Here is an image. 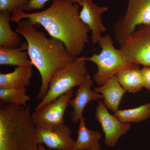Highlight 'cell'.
I'll list each match as a JSON object with an SVG mask.
<instances>
[{"instance_id":"obj_1","label":"cell","mask_w":150,"mask_h":150,"mask_svg":"<svg viewBox=\"0 0 150 150\" xmlns=\"http://www.w3.org/2000/svg\"><path fill=\"white\" fill-rule=\"evenodd\" d=\"M81 6L71 0H53L45 10L27 13L21 10L12 14L10 21L23 19L42 25L51 37L61 40L74 59L82 54L90 29L79 18Z\"/></svg>"},{"instance_id":"obj_2","label":"cell","mask_w":150,"mask_h":150,"mask_svg":"<svg viewBox=\"0 0 150 150\" xmlns=\"http://www.w3.org/2000/svg\"><path fill=\"white\" fill-rule=\"evenodd\" d=\"M17 24L16 31L26 40L30 59L41 76V87L36 96L37 100L41 101L48 92L49 81L53 73L74 59L61 40L54 37L48 38L44 33L38 30L40 25L28 19L21 20Z\"/></svg>"},{"instance_id":"obj_3","label":"cell","mask_w":150,"mask_h":150,"mask_svg":"<svg viewBox=\"0 0 150 150\" xmlns=\"http://www.w3.org/2000/svg\"><path fill=\"white\" fill-rule=\"evenodd\" d=\"M30 105L0 103V150H38Z\"/></svg>"},{"instance_id":"obj_4","label":"cell","mask_w":150,"mask_h":150,"mask_svg":"<svg viewBox=\"0 0 150 150\" xmlns=\"http://www.w3.org/2000/svg\"><path fill=\"white\" fill-rule=\"evenodd\" d=\"M101 49L99 54H93L90 57L81 56L86 61L93 62L98 68L93 79L98 86L104 84L110 78L120 70L128 68L139 67L128 62L114 46V41L109 34L102 36L98 42Z\"/></svg>"},{"instance_id":"obj_5","label":"cell","mask_w":150,"mask_h":150,"mask_svg":"<svg viewBox=\"0 0 150 150\" xmlns=\"http://www.w3.org/2000/svg\"><path fill=\"white\" fill-rule=\"evenodd\" d=\"M86 61L77 57L67 66L56 70L49 81L48 92L35 109L57 99L82 83L88 74Z\"/></svg>"},{"instance_id":"obj_6","label":"cell","mask_w":150,"mask_h":150,"mask_svg":"<svg viewBox=\"0 0 150 150\" xmlns=\"http://www.w3.org/2000/svg\"><path fill=\"white\" fill-rule=\"evenodd\" d=\"M150 23V0H129L125 13L114 25L116 43L124 44L137 28Z\"/></svg>"},{"instance_id":"obj_7","label":"cell","mask_w":150,"mask_h":150,"mask_svg":"<svg viewBox=\"0 0 150 150\" xmlns=\"http://www.w3.org/2000/svg\"><path fill=\"white\" fill-rule=\"evenodd\" d=\"M119 50L129 63L150 67V23L138 26Z\"/></svg>"},{"instance_id":"obj_8","label":"cell","mask_w":150,"mask_h":150,"mask_svg":"<svg viewBox=\"0 0 150 150\" xmlns=\"http://www.w3.org/2000/svg\"><path fill=\"white\" fill-rule=\"evenodd\" d=\"M73 93L74 91L71 90L40 108L35 109L31 114L35 126L53 131L65 124L64 115Z\"/></svg>"},{"instance_id":"obj_9","label":"cell","mask_w":150,"mask_h":150,"mask_svg":"<svg viewBox=\"0 0 150 150\" xmlns=\"http://www.w3.org/2000/svg\"><path fill=\"white\" fill-rule=\"evenodd\" d=\"M95 115L102 127L105 144L107 146H115L120 138L131 129L130 123H123L115 115L110 114L102 101L98 102Z\"/></svg>"},{"instance_id":"obj_10","label":"cell","mask_w":150,"mask_h":150,"mask_svg":"<svg viewBox=\"0 0 150 150\" xmlns=\"http://www.w3.org/2000/svg\"><path fill=\"white\" fill-rule=\"evenodd\" d=\"M35 134L38 144H44L51 149L71 150L75 142L71 137V130L66 124L53 131L35 126Z\"/></svg>"},{"instance_id":"obj_11","label":"cell","mask_w":150,"mask_h":150,"mask_svg":"<svg viewBox=\"0 0 150 150\" xmlns=\"http://www.w3.org/2000/svg\"><path fill=\"white\" fill-rule=\"evenodd\" d=\"M82 9L79 13L81 21L87 25L91 31V41L94 44L101 39V33L106 30L102 22L101 15L108 11L106 6H99L93 0H81Z\"/></svg>"},{"instance_id":"obj_12","label":"cell","mask_w":150,"mask_h":150,"mask_svg":"<svg viewBox=\"0 0 150 150\" xmlns=\"http://www.w3.org/2000/svg\"><path fill=\"white\" fill-rule=\"evenodd\" d=\"M93 81L88 74L83 82L78 86L75 97L69 101V104L73 110L71 112V118L73 123H77L83 117L84 109L89 102L103 98L101 94L92 90Z\"/></svg>"},{"instance_id":"obj_13","label":"cell","mask_w":150,"mask_h":150,"mask_svg":"<svg viewBox=\"0 0 150 150\" xmlns=\"http://www.w3.org/2000/svg\"><path fill=\"white\" fill-rule=\"evenodd\" d=\"M94 90L102 95L104 98V105L114 113L118 110L123 96L127 92L119 83L116 75L110 78L104 84L95 88Z\"/></svg>"},{"instance_id":"obj_14","label":"cell","mask_w":150,"mask_h":150,"mask_svg":"<svg viewBox=\"0 0 150 150\" xmlns=\"http://www.w3.org/2000/svg\"><path fill=\"white\" fill-rule=\"evenodd\" d=\"M33 65L15 67L13 71L0 74V88L20 89L30 84L33 76Z\"/></svg>"},{"instance_id":"obj_15","label":"cell","mask_w":150,"mask_h":150,"mask_svg":"<svg viewBox=\"0 0 150 150\" xmlns=\"http://www.w3.org/2000/svg\"><path fill=\"white\" fill-rule=\"evenodd\" d=\"M77 134V139L75 141L71 150H101L99 144L102 137L101 133L88 129L84 117L80 120Z\"/></svg>"},{"instance_id":"obj_16","label":"cell","mask_w":150,"mask_h":150,"mask_svg":"<svg viewBox=\"0 0 150 150\" xmlns=\"http://www.w3.org/2000/svg\"><path fill=\"white\" fill-rule=\"evenodd\" d=\"M27 42L21 44L20 47L14 48L0 47V65H10L15 67L32 65L28 59Z\"/></svg>"},{"instance_id":"obj_17","label":"cell","mask_w":150,"mask_h":150,"mask_svg":"<svg viewBox=\"0 0 150 150\" xmlns=\"http://www.w3.org/2000/svg\"><path fill=\"white\" fill-rule=\"evenodd\" d=\"M116 76L122 87L130 93H137L144 88L139 67L123 69L119 71Z\"/></svg>"},{"instance_id":"obj_18","label":"cell","mask_w":150,"mask_h":150,"mask_svg":"<svg viewBox=\"0 0 150 150\" xmlns=\"http://www.w3.org/2000/svg\"><path fill=\"white\" fill-rule=\"evenodd\" d=\"M11 14L0 12V47L5 48H18L21 40L18 33L13 31L10 24Z\"/></svg>"},{"instance_id":"obj_19","label":"cell","mask_w":150,"mask_h":150,"mask_svg":"<svg viewBox=\"0 0 150 150\" xmlns=\"http://www.w3.org/2000/svg\"><path fill=\"white\" fill-rule=\"evenodd\" d=\"M114 115L123 123H140L150 117V103L135 108L118 110Z\"/></svg>"},{"instance_id":"obj_20","label":"cell","mask_w":150,"mask_h":150,"mask_svg":"<svg viewBox=\"0 0 150 150\" xmlns=\"http://www.w3.org/2000/svg\"><path fill=\"white\" fill-rule=\"evenodd\" d=\"M26 87L20 89L0 88V103L27 106L30 96L26 94Z\"/></svg>"},{"instance_id":"obj_21","label":"cell","mask_w":150,"mask_h":150,"mask_svg":"<svg viewBox=\"0 0 150 150\" xmlns=\"http://www.w3.org/2000/svg\"><path fill=\"white\" fill-rule=\"evenodd\" d=\"M28 1L29 0H0V12L7 11L13 14L23 10Z\"/></svg>"},{"instance_id":"obj_22","label":"cell","mask_w":150,"mask_h":150,"mask_svg":"<svg viewBox=\"0 0 150 150\" xmlns=\"http://www.w3.org/2000/svg\"><path fill=\"white\" fill-rule=\"evenodd\" d=\"M51 0H29L28 2L23 8L24 11H31L35 10L42 9L44 7L45 4ZM75 3H77L81 6V0H71Z\"/></svg>"},{"instance_id":"obj_23","label":"cell","mask_w":150,"mask_h":150,"mask_svg":"<svg viewBox=\"0 0 150 150\" xmlns=\"http://www.w3.org/2000/svg\"><path fill=\"white\" fill-rule=\"evenodd\" d=\"M144 88L150 91V67H143L141 69Z\"/></svg>"},{"instance_id":"obj_24","label":"cell","mask_w":150,"mask_h":150,"mask_svg":"<svg viewBox=\"0 0 150 150\" xmlns=\"http://www.w3.org/2000/svg\"><path fill=\"white\" fill-rule=\"evenodd\" d=\"M38 150H48L45 149V148L42 144L38 145Z\"/></svg>"}]
</instances>
